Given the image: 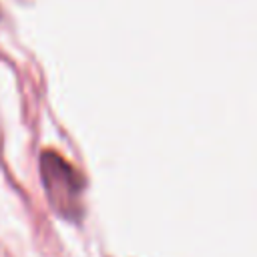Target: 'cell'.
<instances>
[{
  "label": "cell",
  "instance_id": "cell-1",
  "mask_svg": "<svg viewBox=\"0 0 257 257\" xmlns=\"http://www.w3.org/2000/svg\"><path fill=\"white\" fill-rule=\"evenodd\" d=\"M40 177L50 207L58 215L70 221H78L82 215V175L54 151H44L40 157Z\"/></svg>",
  "mask_w": 257,
  "mask_h": 257
}]
</instances>
